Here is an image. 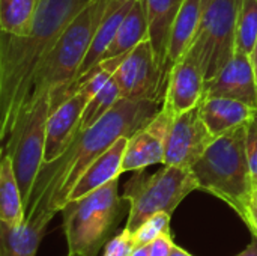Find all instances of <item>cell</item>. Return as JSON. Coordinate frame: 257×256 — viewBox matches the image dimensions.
<instances>
[{
    "mask_svg": "<svg viewBox=\"0 0 257 256\" xmlns=\"http://www.w3.org/2000/svg\"><path fill=\"white\" fill-rule=\"evenodd\" d=\"M145 39H149L146 5H145V0H134V5L131 6L126 17L123 18L116 33V38L108 47L104 59L128 54Z\"/></svg>",
    "mask_w": 257,
    "mask_h": 256,
    "instance_id": "44dd1931",
    "label": "cell"
},
{
    "mask_svg": "<svg viewBox=\"0 0 257 256\" xmlns=\"http://www.w3.org/2000/svg\"><path fill=\"white\" fill-rule=\"evenodd\" d=\"M51 113V98H42L26 109L12 136L3 143L2 155H11L20 190L27 208L35 181L44 164L47 121Z\"/></svg>",
    "mask_w": 257,
    "mask_h": 256,
    "instance_id": "52a82bcc",
    "label": "cell"
},
{
    "mask_svg": "<svg viewBox=\"0 0 257 256\" xmlns=\"http://www.w3.org/2000/svg\"><path fill=\"white\" fill-rule=\"evenodd\" d=\"M90 98L92 95L86 89L78 88L72 95L51 109L47 121L44 163L54 161L69 148L80 131L81 115Z\"/></svg>",
    "mask_w": 257,
    "mask_h": 256,
    "instance_id": "7c38bea8",
    "label": "cell"
},
{
    "mask_svg": "<svg viewBox=\"0 0 257 256\" xmlns=\"http://www.w3.org/2000/svg\"><path fill=\"white\" fill-rule=\"evenodd\" d=\"M128 140L130 137L126 136L120 137L110 149H107L87 167V170L81 175V178L77 181L75 187L72 189L68 202L80 199L120 177Z\"/></svg>",
    "mask_w": 257,
    "mask_h": 256,
    "instance_id": "e0dca14e",
    "label": "cell"
},
{
    "mask_svg": "<svg viewBox=\"0 0 257 256\" xmlns=\"http://www.w3.org/2000/svg\"><path fill=\"white\" fill-rule=\"evenodd\" d=\"M148 246H149V255L151 256H170L173 247H175L172 232L158 237L157 240H154Z\"/></svg>",
    "mask_w": 257,
    "mask_h": 256,
    "instance_id": "f1b7e54d",
    "label": "cell"
},
{
    "mask_svg": "<svg viewBox=\"0 0 257 256\" xmlns=\"http://www.w3.org/2000/svg\"><path fill=\"white\" fill-rule=\"evenodd\" d=\"M108 2L110 0H93L69 24L38 68L23 112L47 97L51 98V109H54L71 95V84L80 72L92 38L107 12Z\"/></svg>",
    "mask_w": 257,
    "mask_h": 256,
    "instance_id": "3957f363",
    "label": "cell"
},
{
    "mask_svg": "<svg viewBox=\"0 0 257 256\" xmlns=\"http://www.w3.org/2000/svg\"><path fill=\"white\" fill-rule=\"evenodd\" d=\"M0 222L20 226L26 222V208L11 155L0 161Z\"/></svg>",
    "mask_w": 257,
    "mask_h": 256,
    "instance_id": "7402d4cb",
    "label": "cell"
},
{
    "mask_svg": "<svg viewBox=\"0 0 257 256\" xmlns=\"http://www.w3.org/2000/svg\"><path fill=\"white\" fill-rule=\"evenodd\" d=\"M205 75L200 66L197 53L190 51L173 65L163 106L167 107L173 115L188 112L205 100Z\"/></svg>",
    "mask_w": 257,
    "mask_h": 256,
    "instance_id": "4fadbf2b",
    "label": "cell"
},
{
    "mask_svg": "<svg viewBox=\"0 0 257 256\" xmlns=\"http://www.w3.org/2000/svg\"><path fill=\"white\" fill-rule=\"evenodd\" d=\"M251 62H253V66H254V71H256V77H257V41H256V45H254V50H253V53H251Z\"/></svg>",
    "mask_w": 257,
    "mask_h": 256,
    "instance_id": "836d02e7",
    "label": "cell"
},
{
    "mask_svg": "<svg viewBox=\"0 0 257 256\" xmlns=\"http://www.w3.org/2000/svg\"><path fill=\"white\" fill-rule=\"evenodd\" d=\"M242 0H206L202 24L191 47L205 80H212L236 53V23Z\"/></svg>",
    "mask_w": 257,
    "mask_h": 256,
    "instance_id": "ba28073f",
    "label": "cell"
},
{
    "mask_svg": "<svg viewBox=\"0 0 257 256\" xmlns=\"http://www.w3.org/2000/svg\"><path fill=\"white\" fill-rule=\"evenodd\" d=\"M236 256H257V238H254L239 255Z\"/></svg>",
    "mask_w": 257,
    "mask_h": 256,
    "instance_id": "4dcf8cb0",
    "label": "cell"
},
{
    "mask_svg": "<svg viewBox=\"0 0 257 256\" xmlns=\"http://www.w3.org/2000/svg\"><path fill=\"white\" fill-rule=\"evenodd\" d=\"M119 100H122V95H120V89H119V84L116 81L114 77H111L99 91L96 95H93L83 115H81V124H80V131L83 130H87L90 127H93L96 122H99L117 103Z\"/></svg>",
    "mask_w": 257,
    "mask_h": 256,
    "instance_id": "cb8c5ba5",
    "label": "cell"
},
{
    "mask_svg": "<svg viewBox=\"0 0 257 256\" xmlns=\"http://www.w3.org/2000/svg\"><path fill=\"white\" fill-rule=\"evenodd\" d=\"M208 97L233 98L257 109V77L251 57L235 53L232 60L205 83V98Z\"/></svg>",
    "mask_w": 257,
    "mask_h": 256,
    "instance_id": "5bb4252c",
    "label": "cell"
},
{
    "mask_svg": "<svg viewBox=\"0 0 257 256\" xmlns=\"http://www.w3.org/2000/svg\"><path fill=\"white\" fill-rule=\"evenodd\" d=\"M205 3L206 0H184L170 33L167 51V75H170L173 65L179 62L194 45L202 24Z\"/></svg>",
    "mask_w": 257,
    "mask_h": 256,
    "instance_id": "ac0fdd59",
    "label": "cell"
},
{
    "mask_svg": "<svg viewBox=\"0 0 257 256\" xmlns=\"http://www.w3.org/2000/svg\"><path fill=\"white\" fill-rule=\"evenodd\" d=\"M242 220H244V223L248 226V229L251 231V234H253V237L257 238V204L254 201H251L247 207H245V210L242 211V214L239 216Z\"/></svg>",
    "mask_w": 257,
    "mask_h": 256,
    "instance_id": "f546056e",
    "label": "cell"
},
{
    "mask_svg": "<svg viewBox=\"0 0 257 256\" xmlns=\"http://www.w3.org/2000/svg\"><path fill=\"white\" fill-rule=\"evenodd\" d=\"M119 178L95 192L69 201L62 210L68 255L98 256L120 216Z\"/></svg>",
    "mask_w": 257,
    "mask_h": 256,
    "instance_id": "5b68a950",
    "label": "cell"
},
{
    "mask_svg": "<svg viewBox=\"0 0 257 256\" xmlns=\"http://www.w3.org/2000/svg\"><path fill=\"white\" fill-rule=\"evenodd\" d=\"M253 201L257 204V190H254V195H253Z\"/></svg>",
    "mask_w": 257,
    "mask_h": 256,
    "instance_id": "e575fe53",
    "label": "cell"
},
{
    "mask_svg": "<svg viewBox=\"0 0 257 256\" xmlns=\"http://www.w3.org/2000/svg\"><path fill=\"white\" fill-rule=\"evenodd\" d=\"M184 0H145L148 24H149V41L152 44L157 63L161 74L163 92L166 95L167 88V51L173 23L182 6Z\"/></svg>",
    "mask_w": 257,
    "mask_h": 256,
    "instance_id": "9a60e30c",
    "label": "cell"
},
{
    "mask_svg": "<svg viewBox=\"0 0 257 256\" xmlns=\"http://www.w3.org/2000/svg\"><path fill=\"white\" fill-rule=\"evenodd\" d=\"M194 190H199V184L191 169L164 166L155 174L137 170L123 187L122 198L130 204L125 228L134 232L146 219L157 213L173 214Z\"/></svg>",
    "mask_w": 257,
    "mask_h": 256,
    "instance_id": "8992f818",
    "label": "cell"
},
{
    "mask_svg": "<svg viewBox=\"0 0 257 256\" xmlns=\"http://www.w3.org/2000/svg\"><path fill=\"white\" fill-rule=\"evenodd\" d=\"M66 256H77V255H66Z\"/></svg>",
    "mask_w": 257,
    "mask_h": 256,
    "instance_id": "d590c367",
    "label": "cell"
},
{
    "mask_svg": "<svg viewBox=\"0 0 257 256\" xmlns=\"http://www.w3.org/2000/svg\"><path fill=\"white\" fill-rule=\"evenodd\" d=\"M39 0H0V30L12 36L29 35Z\"/></svg>",
    "mask_w": 257,
    "mask_h": 256,
    "instance_id": "603a6c76",
    "label": "cell"
},
{
    "mask_svg": "<svg viewBox=\"0 0 257 256\" xmlns=\"http://www.w3.org/2000/svg\"><path fill=\"white\" fill-rule=\"evenodd\" d=\"M48 223L26 220L20 226H12L0 222V256H36Z\"/></svg>",
    "mask_w": 257,
    "mask_h": 256,
    "instance_id": "ffe728a7",
    "label": "cell"
},
{
    "mask_svg": "<svg viewBox=\"0 0 257 256\" xmlns=\"http://www.w3.org/2000/svg\"><path fill=\"white\" fill-rule=\"evenodd\" d=\"M247 125L217 136L191 167L199 190L221 199L238 216L254 195L247 158Z\"/></svg>",
    "mask_w": 257,
    "mask_h": 256,
    "instance_id": "277c9868",
    "label": "cell"
},
{
    "mask_svg": "<svg viewBox=\"0 0 257 256\" xmlns=\"http://www.w3.org/2000/svg\"><path fill=\"white\" fill-rule=\"evenodd\" d=\"M163 107L157 100H128L119 103L93 127L78 131L69 148L54 161L44 163L35 181L26 220H47L60 213L72 189L87 167L120 137H131Z\"/></svg>",
    "mask_w": 257,
    "mask_h": 256,
    "instance_id": "6da1fadb",
    "label": "cell"
},
{
    "mask_svg": "<svg viewBox=\"0 0 257 256\" xmlns=\"http://www.w3.org/2000/svg\"><path fill=\"white\" fill-rule=\"evenodd\" d=\"M136 247L137 243L134 234L125 228L107 241L101 256H131Z\"/></svg>",
    "mask_w": 257,
    "mask_h": 256,
    "instance_id": "4316f807",
    "label": "cell"
},
{
    "mask_svg": "<svg viewBox=\"0 0 257 256\" xmlns=\"http://www.w3.org/2000/svg\"><path fill=\"white\" fill-rule=\"evenodd\" d=\"M247 158L251 174V181L257 190V113L247 125Z\"/></svg>",
    "mask_w": 257,
    "mask_h": 256,
    "instance_id": "83f0119b",
    "label": "cell"
},
{
    "mask_svg": "<svg viewBox=\"0 0 257 256\" xmlns=\"http://www.w3.org/2000/svg\"><path fill=\"white\" fill-rule=\"evenodd\" d=\"M170 256H193V255H190L185 249H182V247H179V246H176V244H175V247H173V250H172Z\"/></svg>",
    "mask_w": 257,
    "mask_h": 256,
    "instance_id": "d6a6232c",
    "label": "cell"
},
{
    "mask_svg": "<svg viewBox=\"0 0 257 256\" xmlns=\"http://www.w3.org/2000/svg\"><path fill=\"white\" fill-rule=\"evenodd\" d=\"M133 5H134V0H110L108 2L107 12H105L104 18L101 20V23L92 38L90 47L87 50V54L84 57V62L80 68L77 78L84 75L92 68H95L104 59L108 47L111 45L113 39L116 38V33H117L123 18L126 17V14L130 12Z\"/></svg>",
    "mask_w": 257,
    "mask_h": 256,
    "instance_id": "d6986e66",
    "label": "cell"
},
{
    "mask_svg": "<svg viewBox=\"0 0 257 256\" xmlns=\"http://www.w3.org/2000/svg\"><path fill=\"white\" fill-rule=\"evenodd\" d=\"M214 139L215 136L202 119L199 106L175 115L166 139L163 164L191 169Z\"/></svg>",
    "mask_w": 257,
    "mask_h": 256,
    "instance_id": "9c48e42d",
    "label": "cell"
},
{
    "mask_svg": "<svg viewBox=\"0 0 257 256\" xmlns=\"http://www.w3.org/2000/svg\"><path fill=\"white\" fill-rule=\"evenodd\" d=\"M257 41V0H242L236 23V53L251 56Z\"/></svg>",
    "mask_w": 257,
    "mask_h": 256,
    "instance_id": "d4e9b609",
    "label": "cell"
},
{
    "mask_svg": "<svg viewBox=\"0 0 257 256\" xmlns=\"http://www.w3.org/2000/svg\"><path fill=\"white\" fill-rule=\"evenodd\" d=\"M202 119L209 131L217 137L238 127L247 125L257 113V109L224 97H208L199 106Z\"/></svg>",
    "mask_w": 257,
    "mask_h": 256,
    "instance_id": "2e32d148",
    "label": "cell"
},
{
    "mask_svg": "<svg viewBox=\"0 0 257 256\" xmlns=\"http://www.w3.org/2000/svg\"><path fill=\"white\" fill-rule=\"evenodd\" d=\"M122 98L164 101L161 74L149 39L142 41L113 74Z\"/></svg>",
    "mask_w": 257,
    "mask_h": 256,
    "instance_id": "30bf717a",
    "label": "cell"
},
{
    "mask_svg": "<svg viewBox=\"0 0 257 256\" xmlns=\"http://www.w3.org/2000/svg\"><path fill=\"white\" fill-rule=\"evenodd\" d=\"M173 116L175 115L163 106L145 127L130 137L123 155L122 174L145 170L149 166L164 163L166 139Z\"/></svg>",
    "mask_w": 257,
    "mask_h": 256,
    "instance_id": "8fae6325",
    "label": "cell"
},
{
    "mask_svg": "<svg viewBox=\"0 0 257 256\" xmlns=\"http://www.w3.org/2000/svg\"><path fill=\"white\" fill-rule=\"evenodd\" d=\"M170 220L172 214L169 213H157L146 219L133 234L137 246H146L157 240L158 237L170 232Z\"/></svg>",
    "mask_w": 257,
    "mask_h": 256,
    "instance_id": "484cf974",
    "label": "cell"
},
{
    "mask_svg": "<svg viewBox=\"0 0 257 256\" xmlns=\"http://www.w3.org/2000/svg\"><path fill=\"white\" fill-rule=\"evenodd\" d=\"M93 0H39L29 35L0 36V140L12 136L42 60Z\"/></svg>",
    "mask_w": 257,
    "mask_h": 256,
    "instance_id": "7a4b0ae2",
    "label": "cell"
},
{
    "mask_svg": "<svg viewBox=\"0 0 257 256\" xmlns=\"http://www.w3.org/2000/svg\"><path fill=\"white\" fill-rule=\"evenodd\" d=\"M131 256H151L149 255V246H137Z\"/></svg>",
    "mask_w": 257,
    "mask_h": 256,
    "instance_id": "1f68e13d",
    "label": "cell"
}]
</instances>
